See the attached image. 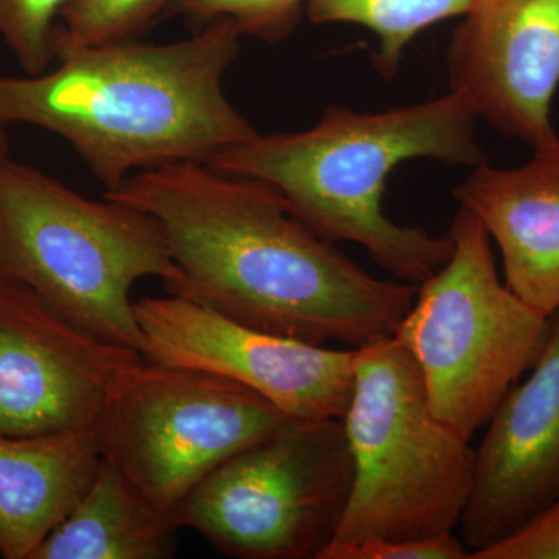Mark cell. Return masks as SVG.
I'll return each mask as SVG.
<instances>
[{"label":"cell","instance_id":"obj_13","mask_svg":"<svg viewBox=\"0 0 559 559\" xmlns=\"http://www.w3.org/2000/svg\"><path fill=\"white\" fill-rule=\"evenodd\" d=\"M452 193L498 242L507 286L550 318L559 308V138L521 167L473 168Z\"/></svg>","mask_w":559,"mask_h":559},{"label":"cell","instance_id":"obj_14","mask_svg":"<svg viewBox=\"0 0 559 559\" xmlns=\"http://www.w3.org/2000/svg\"><path fill=\"white\" fill-rule=\"evenodd\" d=\"M95 432L0 437V557L32 559L100 469Z\"/></svg>","mask_w":559,"mask_h":559},{"label":"cell","instance_id":"obj_12","mask_svg":"<svg viewBox=\"0 0 559 559\" xmlns=\"http://www.w3.org/2000/svg\"><path fill=\"white\" fill-rule=\"evenodd\" d=\"M532 373L489 418L460 521L471 555L510 538L559 498V308Z\"/></svg>","mask_w":559,"mask_h":559},{"label":"cell","instance_id":"obj_20","mask_svg":"<svg viewBox=\"0 0 559 559\" xmlns=\"http://www.w3.org/2000/svg\"><path fill=\"white\" fill-rule=\"evenodd\" d=\"M468 547L454 533L423 539L331 543L320 559H465Z\"/></svg>","mask_w":559,"mask_h":559},{"label":"cell","instance_id":"obj_11","mask_svg":"<svg viewBox=\"0 0 559 559\" xmlns=\"http://www.w3.org/2000/svg\"><path fill=\"white\" fill-rule=\"evenodd\" d=\"M451 91L479 119L533 150L559 135V0H471L447 49Z\"/></svg>","mask_w":559,"mask_h":559},{"label":"cell","instance_id":"obj_9","mask_svg":"<svg viewBox=\"0 0 559 559\" xmlns=\"http://www.w3.org/2000/svg\"><path fill=\"white\" fill-rule=\"evenodd\" d=\"M151 362L219 374L255 390L286 417L344 418L356 348L333 349L250 329L179 294L135 301Z\"/></svg>","mask_w":559,"mask_h":559},{"label":"cell","instance_id":"obj_4","mask_svg":"<svg viewBox=\"0 0 559 559\" xmlns=\"http://www.w3.org/2000/svg\"><path fill=\"white\" fill-rule=\"evenodd\" d=\"M0 274L24 283L98 340L143 352L131 289H168L180 272L157 221L106 198L90 200L0 148Z\"/></svg>","mask_w":559,"mask_h":559},{"label":"cell","instance_id":"obj_8","mask_svg":"<svg viewBox=\"0 0 559 559\" xmlns=\"http://www.w3.org/2000/svg\"><path fill=\"white\" fill-rule=\"evenodd\" d=\"M285 418L240 382L142 358L120 374L95 433L103 459L173 516L216 466Z\"/></svg>","mask_w":559,"mask_h":559},{"label":"cell","instance_id":"obj_19","mask_svg":"<svg viewBox=\"0 0 559 559\" xmlns=\"http://www.w3.org/2000/svg\"><path fill=\"white\" fill-rule=\"evenodd\" d=\"M68 0H0V36L25 75H40L55 60L51 38Z\"/></svg>","mask_w":559,"mask_h":559},{"label":"cell","instance_id":"obj_1","mask_svg":"<svg viewBox=\"0 0 559 559\" xmlns=\"http://www.w3.org/2000/svg\"><path fill=\"white\" fill-rule=\"evenodd\" d=\"M105 197L157 221L180 272L170 294L250 329L360 348L393 336L417 296V285L362 270L263 180L176 162Z\"/></svg>","mask_w":559,"mask_h":559},{"label":"cell","instance_id":"obj_16","mask_svg":"<svg viewBox=\"0 0 559 559\" xmlns=\"http://www.w3.org/2000/svg\"><path fill=\"white\" fill-rule=\"evenodd\" d=\"M471 0H310L312 24H352L378 39L374 69L382 79L399 72L404 50L419 33L452 17H462Z\"/></svg>","mask_w":559,"mask_h":559},{"label":"cell","instance_id":"obj_6","mask_svg":"<svg viewBox=\"0 0 559 559\" xmlns=\"http://www.w3.org/2000/svg\"><path fill=\"white\" fill-rule=\"evenodd\" d=\"M448 234L451 259L419 283L393 336L414 356L433 414L471 439L538 359L549 318L499 278L473 212L459 205Z\"/></svg>","mask_w":559,"mask_h":559},{"label":"cell","instance_id":"obj_10","mask_svg":"<svg viewBox=\"0 0 559 559\" xmlns=\"http://www.w3.org/2000/svg\"><path fill=\"white\" fill-rule=\"evenodd\" d=\"M142 358L0 274V437L97 432L120 374Z\"/></svg>","mask_w":559,"mask_h":559},{"label":"cell","instance_id":"obj_3","mask_svg":"<svg viewBox=\"0 0 559 559\" xmlns=\"http://www.w3.org/2000/svg\"><path fill=\"white\" fill-rule=\"evenodd\" d=\"M477 121L468 98L454 91L382 112L329 106L310 130L257 134L209 165L270 183L320 237L362 246L382 270L418 286L451 259L454 241L389 219L382 210L389 176L414 159L487 164Z\"/></svg>","mask_w":559,"mask_h":559},{"label":"cell","instance_id":"obj_5","mask_svg":"<svg viewBox=\"0 0 559 559\" xmlns=\"http://www.w3.org/2000/svg\"><path fill=\"white\" fill-rule=\"evenodd\" d=\"M342 421L355 479L331 543L423 539L459 527L476 451L430 409L417 362L395 336L356 348Z\"/></svg>","mask_w":559,"mask_h":559},{"label":"cell","instance_id":"obj_2","mask_svg":"<svg viewBox=\"0 0 559 559\" xmlns=\"http://www.w3.org/2000/svg\"><path fill=\"white\" fill-rule=\"evenodd\" d=\"M241 38L218 20L176 43L57 47V69L0 75V128L55 132L106 190L176 162L210 164L259 134L224 94Z\"/></svg>","mask_w":559,"mask_h":559},{"label":"cell","instance_id":"obj_22","mask_svg":"<svg viewBox=\"0 0 559 559\" xmlns=\"http://www.w3.org/2000/svg\"><path fill=\"white\" fill-rule=\"evenodd\" d=\"M9 145V138H7L5 131H3V128H0V148L2 146Z\"/></svg>","mask_w":559,"mask_h":559},{"label":"cell","instance_id":"obj_15","mask_svg":"<svg viewBox=\"0 0 559 559\" xmlns=\"http://www.w3.org/2000/svg\"><path fill=\"white\" fill-rule=\"evenodd\" d=\"M178 530L170 513L157 509L103 459L86 495L32 559L173 558Z\"/></svg>","mask_w":559,"mask_h":559},{"label":"cell","instance_id":"obj_21","mask_svg":"<svg viewBox=\"0 0 559 559\" xmlns=\"http://www.w3.org/2000/svg\"><path fill=\"white\" fill-rule=\"evenodd\" d=\"M469 558L559 559V498L520 532Z\"/></svg>","mask_w":559,"mask_h":559},{"label":"cell","instance_id":"obj_17","mask_svg":"<svg viewBox=\"0 0 559 559\" xmlns=\"http://www.w3.org/2000/svg\"><path fill=\"white\" fill-rule=\"evenodd\" d=\"M175 0H68L51 47H97L138 39Z\"/></svg>","mask_w":559,"mask_h":559},{"label":"cell","instance_id":"obj_18","mask_svg":"<svg viewBox=\"0 0 559 559\" xmlns=\"http://www.w3.org/2000/svg\"><path fill=\"white\" fill-rule=\"evenodd\" d=\"M308 3L310 0H175L171 11L204 24L229 20L242 36L277 44L296 32Z\"/></svg>","mask_w":559,"mask_h":559},{"label":"cell","instance_id":"obj_7","mask_svg":"<svg viewBox=\"0 0 559 559\" xmlns=\"http://www.w3.org/2000/svg\"><path fill=\"white\" fill-rule=\"evenodd\" d=\"M355 479L342 418L286 417L193 488L179 528L238 559H320L336 538Z\"/></svg>","mask_w":559,"mask_h":559}]
</instances>
